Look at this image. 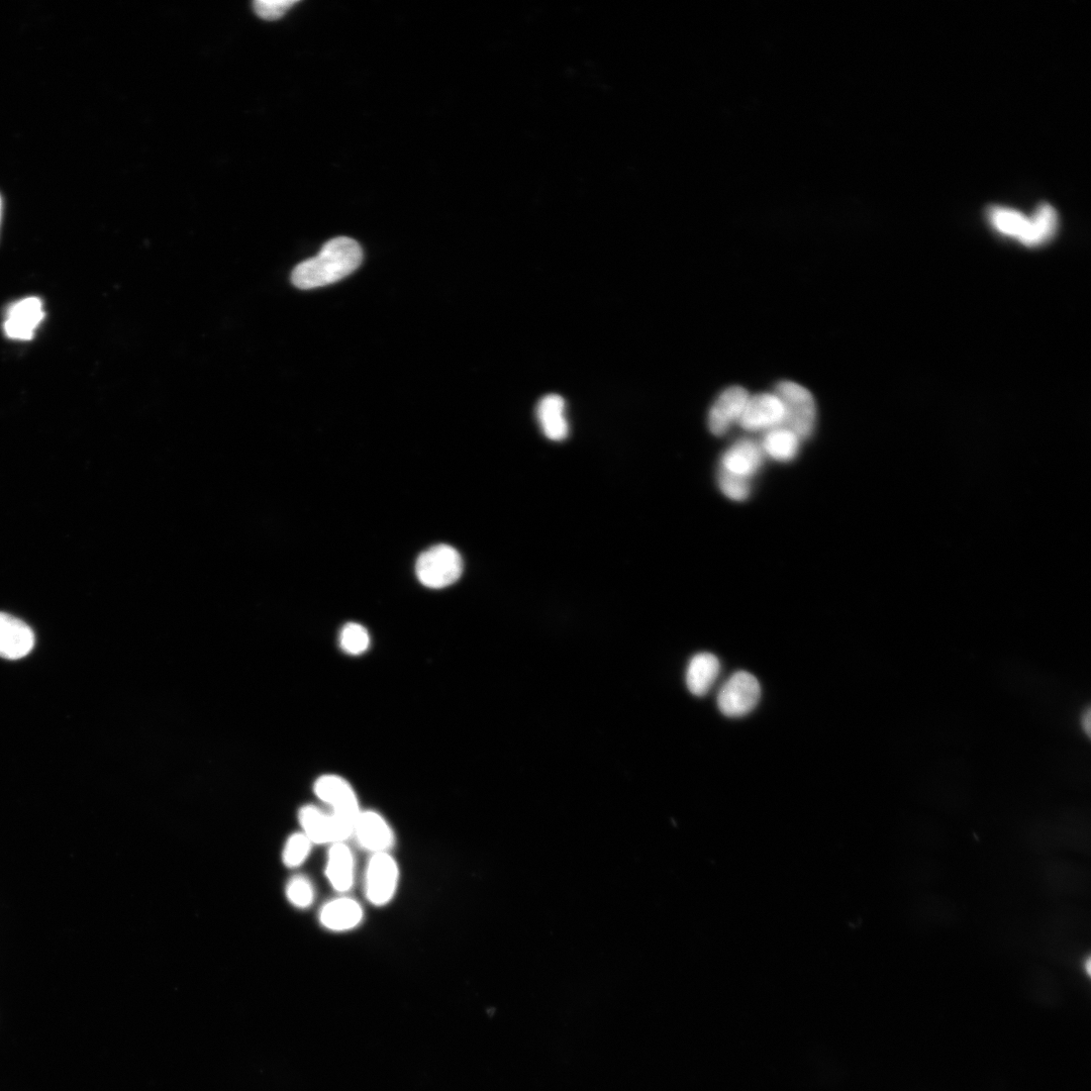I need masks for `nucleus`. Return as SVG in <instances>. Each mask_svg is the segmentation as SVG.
I'll return each mask as SVG.
<instances>
[{
	"mask_svg": "<svg viewBox=\"0 0 1091 1091\" xmlns=\"http://www.w3.org/2000/svg\"><path fill=\"white\" fill-rule=\"evenodd\" d=\"M718 481L720 489L730 500L744 502L749 498L751 493L749 479L734 475L721 468Z\"/></svg>",
	"mask_w": 1091,
	"mask_h": 1091,
	"instance_id": "5701e85b",
	"label": "nucleus"
},
{
	"mask_svg": "<svg viewBox=\"0 0 1091 1091\" xmlns=\"http://www.w3.org/2000/svg\"><path fill=\"white\" fill-rule=\"evenodd\" d=\"M285 895L288 902L295 908L307 910L311 908L316 899V889L313 882L304 875L293 876L287 883Z\"/></svg>",
	"mask_w": 1091,
	"mask_h": 1091,
	"instance_id": "aec40b11",
	"label": "nucleus"
},
{
	"mask_svg": "<svg viewBox=\"0 0 1091 1091\" xmlns=\"http://www.w3.org/2000/svg\"><path fill=\"white\" fill-rule=\"evenodd\" d=\"M299 821L302 832L314 845L347 843L354 832V825L313 805L305 806L300 810Z\"/></svg>",
	"mask_w": 1091,
	"mask_h": 1091,
	"instance_id": "0eeeda50",
	"label": "nucleus"
},
{
	"mask_svg": "<svg viewBox=\"0 0 1091 1091\" xmlns=\"http://www.w3.org/2000/svg\"><path fill=\"white\" fill-rule=\"evenodd\" d=\"M370 643L368 631L358 623H349L341 631L340 646L349 655L364 654L369 649Z\"/></svg>",
	"mask_w": 1091,
	"mask_h": 1091,
	"instance_id": "4be33fe9",
	"label": "nucleus"
},
{
	"mask_svg": "<svg viewBox=\"0 0 1091 1091\" xmlns=\"http://www.w3.org/2000/svg\"><path fill=\"white\" fill-rule=\"evenodd\" d=\"M416 573L426 587L441 589L459 580L463 573V560L459 552L449 545L434 546L418 558Z\"/></svg>",
	"mask_w": 1091,
	"mask_h": 1091,
	"instance_id": "39448f33",
	"label": "nucleus"
},
{
	"mask_svg": "<svg viewBox=\"0 0 1091 1091\" xmlns=\"http://www.w3.org/2000/svg\"><path fill=\"white\" fill-rule=\"evenodd\" d=\"M721 671L719 659L712 653L694 655L686 670V686L693 696L704 697L717 681Z\"/></svg>",
	"mask_w": 1091,
	"mask_h": 1091,
	"instance_id": "a211bd4d",
	"label": "nucleus"
},
{
	"mask_svg": "<svg viewBox=\"0 0 1091 1091\" xmlns=\"http://www.w3.org/2000/svg\"><path fill=\"white\" fill-rule=\"evenodd\" d=\"M315 795L339 819L355 825L361 813L356 791L343 777L323 775L315 783Z\"/></svg>",
	"mask_w": 1091,
	"mask_h": 1091,
	"instance_id": "6e6552de",
	"label": "nucleus"
},
{
	"mask_svg": "<svg viewBox=\"0 0 1091 1091\" xmlns=\"http://www.w3.org/2000/svg\"><path fill=\"white\" fill-rule=\"evenodd\" d=\"M35 645L32 629L11 615L0 613V657L18 660L27 656Z\"/></svg>",
	"mask_w": 1091,
	"mask_h": 1091,
	"instance_id": "ddd939ff",
	"label": "nucleus"
},
{
	"mask_svg": "<svg viewBox=\"0 0 1091 1091\" xmlns=\"http://www.w3.org/2000/svg\"><path fill=\"white\" fill-rule=\"evenodd\" d=\"M565 410V401L558 394L545 395L537 406V420L544 436L551 441L560 442L568 437L569 425Z\"/></svg>",
	"mask_w": 1091,
	"mask_h": 1091,
	"instance_id": "f3484780",
	"label": "nucleus"
},
{
	"mask_svg": "<svg viewBox=\"0 0 1091 1091\" xmlns=\"http://www.w3.org/2000/svg\"><path fill=\"white\" fill-rule=\"evenodd\" d=\"M297 0H257L253 4L256 15L266 21H276L281 19L293 6H295Z\"/></svg>",
	"mask_w": 1091,
	"mask_h": 1091,
	"instance_id": "b1692460",
	"label": "nucleus"
},
{
	"mask_svg": "<svg viewBox=\"0 0 1091 1091\" xmlns=\"http://www.w3.org/2000/svg\"><path fill=\"white\" fill-rule=\"evenodd\" d=\"M0 216H2V201H0Z\"/></svg>",
	"mask_w": 1091,
	"mask_h": 1091,
	"instance_id": "393cba45",
	"label": "nucleus"
},
{
	"mask_svg": "<svg viewBox=\"0 0 1091 1091\" xmlns=\"http://www.w3.org/2000/svg\"><path fill=\"white\" fill-rule=\"evenodd\" d=\"M750 398L748 390L734 385L726 388L713 404L708 418L711 433L717 437L726 435L736 423H739Z\"/></svg>",
	"mask_w": 1091,
	"mask_h": 1091,
	"instance_id": "9d476101",
	"label": "nucleus"
},
{
	"mask_svg": "<svg viewBox=\"0 0 1091 1091\" xmlns=\"http://www.w3.org/2000/svg\"><path fill=\"white\" fill-rule=\"evenodd\" d=\"M44 317L43 304L37 297L22 300L8 312L6 334L15 340H31Z\"/></svg>",
	"mask_w": 1091,
	"mask_h": 1091,
	"instance_id": "4468645a",
	"label": "nucleus"
},
{
	"mask_svg": "<svg viewBox=\"0 0 1091 1091\" xmlns=\"http://www.w3.org/2000/svg\"><path fill=\"white\" fill-rule=\"evenodd\" d=\"M361 849L372 854L390 853L395 834L386 819L375 811H361L353 836Z\"/></svg>",
	"mask_w": 1091,
	"mask_h": 1091,
	"instance_id": "9b49d317",
	"label": "nucleus"
},
{
	"mask_svg": "<svg viewBox=\"0 0 1091 1091\" xmlns=\"http://www.w3.org/2000/svg\"><path fill=\"white\" fill-rule=\"evenodd\" d=\"M363 252L353 239L339 237L329 241L318 254L297 265L292 283L301 289H314L336 283L353 273L362 263Z\"/></svg>",
	"mask_w": 1091,
	"mask_h": 1091,
	"instance_id": "f257e3e1",
	"label": "nucleus"
},
{
	"mask_svg": "<svg viewBox=\"0 0 1091 1091\" xmlns=\"http://www.w3.org/2000/svg\"><path fill=\"white\" fill-rule=\"evenodd\" d=\"M355 872V857L348 844L330 845L325 873L334 890L341 895L347 894L354 886Z\"/></svg>",
	"mask_w": 1091,
	"mask_h": 1091,
	"instance_id": "2eb2a0df",
	"label": "nucleus"
},
{
	"mask_svg": "<svg viewBox=\"0 0 1091 1091\" xmlns=\"http://www.w3.org/2000/svg\"><path fill=\"white\" fill-rule=\"evenodd\" d=\"M774 393L785 410L782 427L800 440L811 438L817 424V404L812 392L795 381L783 380L777 383Z\"/></svg>",
	"mask_w": 1091,
	"mask_h": 1091,
	"instance_id": "7ed1b4c3",
	"label": "nucleus"
},
{
	"mask_svg": "<svg viewBox=\"0 0 1091 1091\" xmlns=\"http://www.w3.org/2000/svg\"><path fill=\"white\" fill-rule=\"evenodd\" d=\"M314 844L303 833H294L286 841L282 853V860L286 867L297 868L302 866L310 857Z\"/></svg>",
	"mask_w": 1091,
	"mask_h": 1091,
	"instance_id": "412c9836",
	"label": "nucleus"
},
{
	"mask_svg": "<svg viewBox=\"0 0 1091 1091\" xmlns=\"http://www.w3.org/2000/svg\"><path fill=\"white\" fill-rule=\"evenodd\" d=\"M761 687L758 679L747 671L733 674L723 685L718 696V707L730 718H740L751 713L758 705Z\"/></svg>",
	"mask_w": 1091,
	"mask_h": 1091,
	"instance_id": "423d86ee",
	"label": "nucleus"
},
{
	"mask_svg": "<svg viewBox=\"0 0 1091 1091\" xmlns=\"http://www.w3.org/2000/svg\"><path fill=\"white\" fill-rule=\"evenodd\" d=\"M800 445L801 440L795 433L779 427L766 432L761 447L773 460L789 462L798 456Z\"/></svg>",
	"mask_w": 1091,
	"mask_h": 1091,
	"instance_id": "6ab92c4d",
	"label": "nucleus"
},
{
	"mask_svg": "<svg viewBox=\"0 0 1091 1091\" xmlns=\"http://www.w3.org/2000/svg\"><path fill=\"white\" fill-rule=\"evenodd\" d=\"M784 418V406L778 396L774 392H763L750 395L738 424L748 432H768L782 427Z\"/></svg>",
	"mask_w": 1091,
	"mask_h": 1091,
	"instance_id": "1a4fd4ad",
	"label": "nucleus"
},
{
	"mask_svg": "<svg viewBox=\"0 0 1091 1091\" xmlns=\"http://www.w3.org/2000/svg\"><path fill=\"white\" fill-rule=\"evenodd\" d=\"M364 916V910L358 901L339 897L321 908L319 922L327 931L347 933L357 929L363 923Z\"/></svg>",
	"mask_w": 1091,
	"mask_h": 1091,
	"instance_id": "f8f14e48",
	"label": "nucleus"
},
{
	"mask_svg": "<svg viewBox=\"0 0 1091 1091\" xmlns=\"http://www.w3.org/2000/svg\"><path fill=\"white\" fill-rule=\"evenodd\" d=\"M763 461L762 447L751 439H741L724 453L721 468L749 479L759 471Z\"/></svg>",
	"mask_w": 1091,
	"mask_h": 1091,
	"instance_id": "dca6fc26",
	"label": "nucleus"
},
{
	"mask_svg": "<svg viewBox=\"0 0 1091 1091\" xmlns=\"http://www.w3.org/2000/svg\"><path fill=\"white\" fill-rule=\"evenodd\" d=\"M987 219L997 232L1029 248L1049 243L1059 228L1058 214L1047 203L1041 204L1031 217L1010 208L991 207Z\"/></svg>",
	"mask_w": 1091,
	"mask_h": 1091,
	"instance_id": "f03ea898",
	"label": "nucleus"
},
{
	"mask_svg": "<svg viewBox=\"0 0 1091 1091\" xmlns=\"http://www.w3.org/2000/svg\"><path fill=\"white\" fill-rule=\"evenodd\" d=\"M400 880L399 863L390 853L372 854L363 879L365 899L376 908L389 905L399 889Z\"/></svg>",
	"mask_w": 1091,
	"mask_h": 1091,
	"instance_id": "20e7f679",
	"label": "nucleus"
}]
</instances>
